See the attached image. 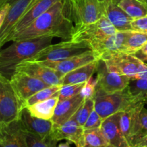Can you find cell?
Segmentation results:
<instances>
[{
	"label": "cell",
	"mask_w": 147,
	"mask_h": 147,
	"mask_svg": "<svg viewBox=\"0 0 147 147\" xmlns=\"http://www.w3.org/2000/svg\"><path fill=\"white\" fill-rule=\"evenodd\" d=\"M20 102L23 104L27 99L42 89L50 86L40 79L21 72H15L10 79Z\"/></svg>",
	"instance_id": "11"
},
{
	"label": "cell",
	"mask_w": 147,
	"mask_h": 147,
	"mask_svg": "<svg viewBox=\"0 0 147 147\" xmlns=\"http://www.w3.org/2000/svg\"><path fill=\"white\" fill-rule=\"evenodd\" d=\"M34 1V0H9L8 1L10 4L9 12L3 25L0 27L1 47L8 43V39L14 27L30 9Z\"/></svg>",
	"instance_id": "12"
},
{
	"label": "cell",
	"mask_w": 147,
	"mask_h": 147,
	"mask_svg": "<svg viewBox=\"0 0 147 147\" xmlns=\"http://www.w3.org/2000/svg\"><path fill=\"white\" fill-rule=\"evenodd\" d=\"M131 28L134 31L147 33V15L134 19L131 22Z\"/></svg>",
	"instance_id": "35"
},
{
	"label": "cell",
	"mask_w": 147,
	"mask_h": 147,
	"mask_svg": "<svg viewBox=\"0 0 147 147\" xmlns=\"http://www.w3.org/2000/svg\"><path fill=\"white\" fill-rule=\"evenodd\" d=\"M104 17L118 31L132 30L131 22L134 19L119 7L113 0L105 1Z\"/></svg>",
	"instance_id": "20"
},
{
	"label": "cell",
	"mask_w": 147,
	"mask_h": 147,
	"mask_svg": "<svg viewBox=\"0 0 147 147\" xmlns=\"http://www.w3.org/2000/svg\"><path fill=\"white\" fill-rule=\"evenodd\" d=\"M0 147H27L24 131L19 120L0 123Z\"/></svg>",
	"instance_id": "15"
},
{
	"label": "cell",
	"mask_w": 147,
	"mask_h": 147,
	"mask_svg": "<svg viewBox=\"0 0 147 147\" xmlns=\"http://www.w3.org/2000/svg\"><path fill=\"white\" fill-rule=\"evenodd\" d=\"M15 72H21L37 78L50 86L62 85L63 75L41 62L24 61L17 65Z\"/></svg>",
	"instance_id": "10"
},
{
	"label": "cell",
	"mask_w": 147,
	"mask_h": 147,
	"mask_svg": "<svg viewBox=\"0 0 147 147\" xmlns=\"http://www.w3.org/2000/svg\"><path fill=\"white\" fill-rule=\"evenodd\" d=\"M145 103H146V104H147V98H146V101H145Z\"/></svg>",
	"instance_id": "42"
},
{
	"label": "cell",
	"mask_w": 147,
	"mask_h": 147,
	"mask_svg": "<svg viewBox=\"0 0 147 147\" xmlns=\"http://www.w3.org/2000/svg\"><path fill=\"white\" fill-rule=\"evenodd\" d=\"M89 50H92V49L87 42L65 40L47 46L30 61L38 62L58 61L79 56Z\"/></svg>",
	"instance_id": "4"
},
{
	"label": "cell",
	"mask_w": 147,
	"mask_h": 147,
	"mask_svg": "<svg viewBox=\"0 0 147 147\" xmlns=\"http://www.w3.org/2000/svg\"><path fill=\"white\" fill-rule=\"evenodd\" d=\"M118 30L106 17L90 24L75 25L71 40L73 42H87L90 43L113 35Z\"/></svg>",
	"instance_id": "8"
},
{
	"label": "cell",
	"mask_w": 147,
	"mask_h": 147,
	"mask_svg": "<svg viewBox=\"0 0 147 147\" xmlns=\"http://www.w3.org/2000/svg\"><path fill=\"white\" fill-rule=\"evenodd\" d=\"M146 42L147 33L130 30L125 42L126 53L135 55Z\"/></svg>",
	"instance_id": "27"
},
{
	"label": "cell",
	"mask_w": 147,
	"mask_h": 147,
	"mask_svg": "<svg viewBox=\"0 0 147 147\" xmlns=\"http://www.w3.org/2000/svg\"><path fill=\"white\" fill-rule=\"evenodd\" d=\"M136 57L139 58L140 60L143 61H147V42L144 45L143 47L135 54Z\"/></svg>",
	"instance_id": "37"
},
{
	"label": "cell",
	"mask_w": 147,
	"mask_h": 147,
	"mask_svg": "<svg viewBox=\"0 0 147 147\" xmlns=\"http://www.w3.org/2000/svg\"><path fill=\"white\" fill-rule=\"evenodd\" d=\"M101 1H108V0H101Z\"/></svg>",
	"instance_id": "43"
},
{
	"label": "cell",
	"mask_w": 147,
	"mask_h": 147,
	"mask_svg": "<svg viewBox=\"0 0 147 147\" xmlns=\"http://www.w3.org/2000/svg\"><path fill=\"white\" fill-rule=\"evenodd\" d=\"M147 136V109L144 107L139 115V122L135 133L129 140L131 147H136Z\"/></svg>",
	"instance_id": "29"
},
{
	"label": "cell",
	"mask_w": 147,
	"mask_h": 147,
	"mask_svg": "<svg viewBox=\"0 0 147 147\" xmlns=\"http://www.w3.org/2000/svg\"><path fill=\"white\" fill-rule=\"evenodd\" d=\"M98 60L93 50H89L79 56L69 58L65 60L54 62H41L59 74L64 76L66 74L89 63Z\"/></svg>",
	"instance_id": "18"
},
{
	"label": "cell",
	"mask_w": 147,
	"mask_h": 147,
	"mask_svg": "<svg viewBox=\"0 0 147 147\" xmlns=\"http://www.w3.org/2000/svg\"><path fill=\"white\" fill-rule=\"evenodd\" d=\"M23 109L10 79L0 74V123H9L19 119Z\"/></svg>",
	"instance_id": "6"
},
{
	"label": "cell",
	"mask_w": 147,
	"mask_h": 147,
	"mask_svg": "<svg viewBox=\"0 0 147 147\" xmlns=\"http://www.w3.org/2000/svg\"><path fill=\"white\" fill-rule=\"evenodd\" d=\"M18 120L23 131L43 138L51 134L54 127L52 120H43L32 116L27 108L22 110Z\"/></svg>",
	"instance_id": "14"
},
{
	"label": "cell",
	"mask_w": 147,
	"mask_h": 147,
	"mask_svg": "<svg viewBox=\"0 0 147 147\" xmlns=\"http://www.w3.org/2000/svg\"><path fill=\"white\" fill-rule=\"evenodd\" d=\"M96 74V90L105 93H113L123 90L129 86L131 82L129 76L111 70L102 59H98Z\"/></svg>",
	"instance_id": "9"
},
{
	"label": "cell",
	"mask_w": 147,
	"mask_h": 147,
	"mask_svg": "<svg viewBox=\"0 0 147 147\" xmlns=\"http://www.w3.org/2000/svg\"><path fill=\"white\" fill-rule=\"evenodd\" d=\"M119 116L118 112L103 120L100 128L111 147H131L121 128Z\"/></svg>",
	"instance_id": "17"
},
{
	"label": "cell",
	"mask_w": 147,
	"mask_h": 147,
	"mask_svg": "<svg viewBox=\"0 0 147 147\" xmlns=\"http://www.w3.org/2000/svg\"><path fill=\"white\" fill-rule=\"evenodd\" d=\"M144 102H140L129 109L120 112L119 122L125 137L129 141L135 133L139 120L140 112L145 105Z\"/></svg>",
	"instance_id": "22"
},
{
	"label": "cell",
	"mask_w": 147,
	"mask_h": 147,
	"mask_svg": "<svg viewBox=\"0 0 147 147\" xmlns=\"http://www.w3.org/2000/svg\"><path fill=\"white\" fill-rule=\"evenodd\" d=\"M53 36L45 35L27 40L13 41L0 52V74L11 79L17 65L30 60L39 52L52 45Z\"/></svg>",
	"instance_id": "2"
},
{
	"label": "cell",
	"mask_w": 147,
	"mask_h": 147,
	"mask_svg": "<svg viewBox=\"0 0 147 147\" xmlns=\"http://www.w3.org/2000/svg\"><path fill=\"white\" fill-rule=\"evenodd\" d=\"M85 84L86 83H81L78 84L63 85L59 93V101L70 99V98L80 95Z\"/></svg>",
	"instance_id": "32"
},
{
	"label": "cell",
	"mask_w": 147,
	"mask_h": 147,
	"mask_svg": "<svg viewBox=\"0 0 147 147\" xmlns=\"http://www.w3.org/2000/svg\"><path fill=\"white\" fill-rule=\"evenodd\" d=\"M96 78H93V76L86 82L81 92L82 95L84 97L85 99L94 98L96 92Z\"/></svg>",
	"instance_id": "34"
},
{
	"label": "cell",
	"mask_w": 147,
	"mask_h": 147,
	"mask_svg": "<svg viewBox=\"0 0 147 147\" xmlns=\"http://www.w3.org/2000/svg\"><path fill=\"white\" fill-rule=\"evenodd\" d=\"M74 26L70 17L68 0H60L24 30L13 35L10 41L27 40L45 35L70 40Z\"/></svg>",
	"instance_id": "1"
},
{
	"label": "cell",
	"mask_w": 147,
	"mask_h": 147,
	"mask_svg": "<svg viewBox=\"0 0 147 147\" xmlns=\"http://www.w3.org/2000/svg\"><path fill=\"white\" fill-rule=\"evenodd\" d=\"M63 85H55V86H50L47 88L39 91L33 96L29 98L26 100V102L23 104V108H27L37 102L50 99L54 97L59 96L60 90Z\"/></svg>",
	"instance_id": "28"
},
{
	"label": "cell",
	"mask_w": 147,
	"mask_h": 147,
	"mask_svg": "<svg viewBox=\"0 0 147 147\" xmlns=\"http://www.w3.org/2000/svg\"><path fill=\"white\" fill-rule=\"evenodd\" d=\"M129 31H118L100 40L89 43L92 50L100 59L104 55L113 53H126L125 42Z\"/></svg>",
	"instance_id": "13"
},
{
	"label": "cell",
	"mask_w": 147,
	"mask_h": 147,
	"mask_svg": "<svg viewBox=\"0 0 147 147\" xmlns=\"http://www.w3.org/2000/svg\"><path fill=\"white\" fill-rule=\"evenodd\" d=\"M95 110L102 119L129 109L140 102H144L131 93L128 86L125 89L113 93H105L96 90L94 98Z\"/></svg>",
	"instance_id": "3"
},
{
	"label": "cell",
	"mask_w": 147,
	"mask_h": 147,
	"mask_svg": "<svg viewBox=\"0 0 147 147\" xmlns=\"http://www.w3.org/2000/svg\"><path fill=\"white\" fill-rule=\"evenodd\" d=\"M95 109L93 98L86 99L80 106L79 109L70 120L77 122L80 126H84L92 111Z\"/></svg>",
	"instance_id": "30"
},
{
	"label": "cell",
	"mask_w": 147,
	"mask_h": 147,
	"mask_svg": "<svg viewBox=\"0 0 147 147\" xmlns=\"http://www.w3.org/2000/svg\"><path fill=\"white\" fill-rule=\"evenodd\" d=\"M142 1H143V2L145 4H146V7H147V0H142Z\"/></svg>",
	"instance_id": "41"
},
{
	"label": "cell",
	"mask_w": 147,
	"mask_h": 147,
	"mask_svg": "<svg viewBox=\"0 0 147 147\" xmlns=\"http://www.w3.org/2000/svg\"><path fill=\"white\" fill-rule=\"evenodd\" d=\"M9 1V0H0V7L2 6L3 4H6L7 2H8Z\"/></svg>",
	"instance_id": "40"
},
{
	"label": "cell",
	"mask_w": 147,
	"mask_h": 147,
	"mask_svg": "<svg viewBox=\"0 0 147 147\" xmlns=\"http://www.w3.org/2000/svg\"><path fill=\"white\" fill-rule=\"evenodd\" d=\"M27 147H57V141L50 135L43 138L35 134L24 131Z\"/></svg>",
	"instance_id": "31"
},
{
	"label": "cell",
	"mask_w": 147,
	"mask_h": 147,
	"mask_svg": "<svg viewBox=\"0 0 147 147\" xmlns=\"http://www.w3.org/2000/svg\"><path fill=\"white\" fill-rule=\"evenodd\" d=\"M68 5L75 25L96 22L104 17L105 1L101 0H68Z\"/></svg>",
	"instance_id": "5"
},
{
	"label": "cell",
	"mask_w": 147,
	"mask_h": 147,
	"mask_svg": "<svg viewBox=\"0 0 147 147\" xmlns=\"http://www.w3.org/2000/svg\"><path fill=\"white\" fill-rule=\"evenodd\" d=\"M146 146H147V136L145 138H144V139L138 144L136 147H144Z\"/></svg>",
	"instance_id": "38"
},
{
	"label": "cell",
	"mask_w": 147,
	"mask_h": 147,
	"mask_svg": "<svg viewBox=\"0 0 147 147\" xmlns=\"http://www.w3.org/2000/svg\"><path fill=\"white\" fill-rule=\"evenodd\" d=\"M58 102L59 96H56L37 102L27 108L32 116L43 120H52Z\"/></svg>",
	"instance_id": "24"
},
{
	"label": "cell",
	"mask_w": 147,
	"mask_h": 147,
	"mask_svg": "<svg viewBox=\"0 0 147 147\" xmlns=\"http://www.w3.org/2000/svg\"><path fill=\"white\" fill-rule=\"evenodd\" d=\"M144 147H147V146H144Z\"/></svg>",
	"instance_id": "44"
},
{
	"label": "cell",
	"mask_w": 147,
	"mask_h": 147,
	"mask_svg": "<svg viewBox=\"0 0 147 147\" xmlns=\"http://www.w3.org/2000/svg\"><path fill=\"white\" fill-rule=\"evenodd\" d=\"M57 147H70V142L67 141L65 143H62V144H59Z\"/></svg>",
	"instance_id": "39"
},
{
	"label": "cell",
	"mask_w": 147,
	"mask_h": 147,
	"mask_svg": "<svg viewBox=\"0 0 147 147\" xmlns=\"http://www.w3.org/2000/svg\"><path fill=\"white\" fill-rule=\"evenodd\" d=\"M85 129L83 126L72 120H69L61 125L54 124L50 136L55 141L67 140L73 143L77 147H82Z\"/></svg>",
	"instance_id": "16"
},
{
	"label": "cell",
	"mask_w": 147,
	"mask_h": 147,
	"mask_svg": "<svg viewBox=\"0 0 147 147\" xmlns=\"http://www.w3.org/2000/svg\"><path fill=\"white\" fill-rule=\"evenodd\" d=\"M84 100V97L80 93V95L70 99L59 101L56 106L52 121L57 125L65 123L76 114Z\"/></svg>",
	"instance_id": "21"
},
{
	"label": "cell",
	"mask_w": 147,
	"mask_h": 147,
	"mask_svg": "<svg viewBox=\"0 0 147 147\" xmlns=\"http://www.w3.org/2000/svg\"><path fill=\"white\" fill-rule=\"evenodd\" d=\"M103 120L100 116L98 113L96 112V110H93L90 113V116L88 118L86 124L83 128L85 130L87 129H93V128H100L103 123Z\"/></svg>",
	"instance_id": "33"
},
{
	"label": "cell",
	"mask_w": 147,
	"mask_h": 147,
	"mask_svg": "<svg viewBox=\"0 0 147 147\" xmlns=\"http://www.w3.org/2000/svg\"><path fill=\"white\" fill-rule=\"evenodd\" d=\"M100 59L106 62L111 70L129 76L130 79L138 74L147 72V63L134 54L123 52L109 53Z\"/></svg>",
	"instance_id": "7"
},
{
	"label": "cell",
	"mask_w": 147,
	"mask_h": 147,
	"mask_svg": "<svg viewBox=\"0 0 147 147\" xmlns=\"http://www.w3.org/2000/svg\"><path fill=\"white\" fill-rule=\"evenodd\" d=\"M10 10V4L9 2L3 4L0 7V27L3 25L7 15L9 14V12Z\"/></svg>",
	"instance_id": "36"
},
{
	"label": "cell",
	"mask_w": 147,
	"mask_h": 147,
	"mask_svg": "<svg viewBox=\"0 0 147 147\" xmlns=\"http://www.w3.org/2000/svg\"><path fill=\"white\" fill-rule=\"evenodd\" d=\"M98 62V60H96L65 74L62 79V85L86 83L96 73Z\"/></svg>",
	"instance_id": "23"
},
{
	"label": "cell",
	"mask_w": 147,
	"mask_h": 147,
	"mask_svg": "<svg viewBox=\"0 0 147 147\" xmlns=\"http://www.w3.org/2000/svg\"><path fill=\"white\" fill-rule=\"evenodd\" d=\"M60 0H34L30 9L16 24L11 35L9 37L8 42L10 41V39L13 35L24 30L34 20L50 10Z\"/></svg>",
	"instance_id": "19"
},
{
	"label": "cell",
	"mask_w": 147,
	"mask_h": 147,
	"mask_svg": "<svg viewBox=\"0 0 147 147\" xmlns=\"http://www.w3.org/2000/svg\"><path fill=\"white\" fill-rule=\"evenodd\" d=\"M119 7L132 18L147 15V7L142 0H113Z\"/></svg>",
	"instance_id": "25"
},
{
	"label": "cell",
	"mask_w": 147,
	"mask_h": 147,
	"mask_svg": "<svg viewBox=\"0 0 147 147\" xmlns=\"http://www.w3.org/2000/svg\"><path fill=\"white\" fill-rule=\"evenodd\" d=\"M82 147H111L101 128L87 129L84 131Z\"/></svg>",
	"instance_id": "26"
}]
</instances>
